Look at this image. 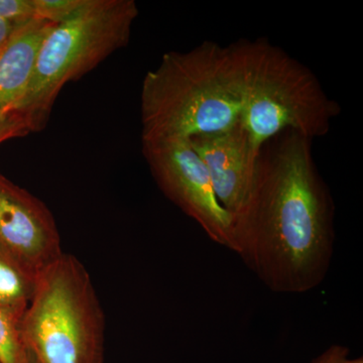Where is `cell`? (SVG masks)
<instances>
[{
	"label": "cell",
	"instance_id": "obj_1",
	"mask_svg": "<svg viewBox=\"0 0 363 363\" xmlns=\"http://www.w3.org/2000/svg\"><path fill=\"white\" fill-rule=\"evenodd\" d=\"M311 145L292 130L269 140L260 150L250 194L233 216L235 253L274 293L310 292L330 269L334 203Z\"/></svg>",
	"mask_w": 363,
	"mask_h": 363
},
{
	"label": "cell",
	"instance_id": "obj_2",
	"mask_svg": "<svg viewBox=\"0 0 363 363\" xmlns=\"http://www.w3.org/2000/svg\"><path fill=\"white\" fill-rule=\"evenodd\" d=\"M240 84L230 45L169 52L143 79L142 142L189 140L240 123Z\"/></svg>",
	"mask_w": 363,
	"mask_h": 363
},
{
	"label": "cell",
	"instance_id": "obj_3",
	"mask_svg": "<svg viewBox=\"0 0 363 363\" xmlns=\"http://www.w3.org/2000/svg\"><path fill=\"white\" fill-rule=\"evenodd\" d=\"M230 48L240 84V123L255 160L284 131L311 140L328 135L341 107L308 67L264 39L241 40Z\"/></svg>",
	"mask_w": 363,
	"mask_h": 363
},
{
	"label": "cell",
	"instance_id": "obj_4",
	"mask_svg": "<svg viewBox=\"0 0 363 363\" xmlns=\"http://www.w3.org/2000/svg\"><path fill=\"white\" fill-rule=\"evenodd\" d=\"M138 9L133 0H84L52 28L40 48L32 80L14 109L30 133L42 130L64 86L128 45Z\"/></svg>",
	"mask_w": 363,
	"mask_h": 363
},
{
	"label": "cell",
	"instance_id": "obj_5",
	"mask_svg": "<svg viewBox=\"0 0 363 363\" xmlns=\"http://www.w3.org/2000/svg\"><path fill=\"white\" fill-rule=\"evenodd\" d=\"M21 332L40 363H104L105 319L89 272L63 253L38 274Z\"/></svg>",
	"mask_w": 363,
	"mask_h": 363
},
{
	"label": "cell",
	"instance_id": "obj_6",
	"mask_svg": "<svg viewBox=\"0 0 363 363\" xmlns=\"http://www.w3.org/2000/svg\"><path fill=\"white\" fill-rule=\"evenodd\" d=\"M143 152L162 192L210 240L235 252L233 217L217 199L206 167L189 140L143 143Z\"/></svg>",
	"mask_w": 363,
	"mask_h": 363
},
{
	"label": "cell",
	"instance_id": "obj_7",
	"mask_svg": "<svg viewBox=\"0 0 363 363\" xmlns=\"http://www.w3.org/2000/svg\"><path fill=\"white\" fill-rule=\"evenodd\" d=\"M0 247L35 274L64 253L56 221L45 203L1 174Z\"/></svg>",
	"mask_w": 363,
	"mask_h": 363
},
{
	"label": "cell",
	"instance_id": "obj_8",
	"mask_svg": "<svg viewBox=\"0 0 363 363\" xmlns=\"http://www.w3.org/2000/svg\"><path fill=\"white\" fill-rule=\"evenodd\" d=\"M189 142L206 167L217 199L233 217L247 201L257 171L247 131L238 123L229 130L193 136Z\"/></svg>",
	"mask_w": 363,
	"mask_h": 363
},
{
	"label": "cell",
	"instance_id": "obj_9",
	"mask_svg": "<svg viewBox=\"0 0 363 363\" xmlns=\"http://www.w3.org/2000/svg\"><path fill=\"white\" fill-rule=\"evenodd\" d=\"M56 23L35 18L16 28L0 51V111H13L25 95L38 55Z\"/></svg>",
	"mask_w": 363,
	"mask_h": 363
},
{
	"label": "cell",
	"instance_id": "obj_10",
	"mask_svg": "<svg viewBox=\"0 0 363 363\" xmlns=\"http://www.w3.org/2000/svg\"><path fill=\"white\" fill-rule=\"evenodd\" d=\"M38 274L0 247V309L21 320L35 294Z\"/></svg>",
	"mask_w": 363,
	"mask_h": 363
},
{
	"label": "cell",
	"instance_id": "obj_11",
	"mask_svg": "<svg viewBox=\"0 0 363 363\" xmlns=\"http://www.w3.org/2000/svg\"><path fill=\"white\" fill-rule=\"evenodd\" d=\"M20 324L21 320L0 309V363H25L28 347Z\"/></svg>",
	"mask_w": 363,
	"mask_h": 363
},
{
	"label": "cell",
	"instance_id": "obj_12",
	"mask_svg": "<svg viewBox=\"0 0 363 363\" xmlns=\"http://www.w3.org/2000/svg\"><path fill=\"white\" fill-rule=\"evenodd\" d=\"M35 16L52 23H62L82 6L84 0H33Z\"/></svg>",
	"mask_w": 363,
	"mask_h": 363
},
{
	"label": "cell",
	"instance_id": "obj_13",
	"mask_svg": "<svg viewBox=\"0 0 363 363\" xmlns=\"http://www.w3.org/2000/svg\"><path fill=\"white\" fill-rule=\"evenodd\" d=\"M0 18L16 28L38 18L33 0H0Z\"/></svg>",
	"mask_w": 363,
	"mask_h": 363
},
{
	"label": "cell",
	"instance_id": "obj_14",
	"mask_svg": "<svg viewBox=\"0 0 363 363\" xmlns=\"http://www.w3.org/2000/svg\"><path fill=\"white\" fill-rule=\"evenodd\" d=\"M30 133L25 121L13 111H0V143Z\"/></svg>",
	"mask_w": 363,
	"mask_h": 363
},
{
	"label": "cell",
	"instance_id": "obj_15",
	"mask_svg": "<svg viewBox=\"0 0 363 363\" xmlns=\"http://www.w3.org/2000/svg\"><path fill=\"white\" fill-rule=\"evenodd\" d=\"M350 348L333 344L310 363H363L362 357L350 358Z\"/></svg>",
	"mask_w": 363,
	"mask_h": 363
},
{
	"label": "cell",
	"instance_id": "obj_16",
	"mask_svg": "<svg viewBox=\"0 0 363 363\" xmlns=\"http://www.w3.org/2000/svg\"><path fill=\"white\" fill-rule=\"evenodd\" d=\"M16 30V28L0 18V51L7 44Z\"/></svg>",
	"mask_w": 363,
	"mask_h": 363
},
{
	"label": "cell",
	"instance_id": "obj_17",
	"mask_svg": "<svg viewBox=\"0 0 363 363\" xmlns=\"http://www.w3.org/2000/svg\"><path fill=\"white\" fill-rule=\"evenodd\" d=\"M25 363H40L38 362L37 358H35V355H33V353L32 351L28 350V355H26V359Z\"/></svg>",
	"mask_w": 363,
	"mask_h": 363
}]
</instances>
